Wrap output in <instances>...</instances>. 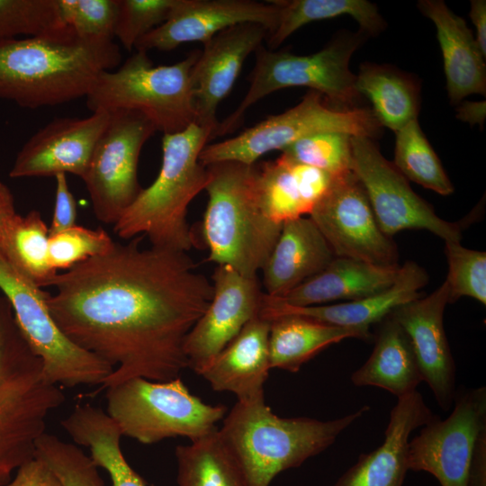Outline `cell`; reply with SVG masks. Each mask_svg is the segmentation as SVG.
I'll return each instance as SVG.
<instances>
[{
	"mask_svg": "<svg viewBox=\"0 0 486 486\" xmlns=\"http://www.w3.org/2000/svg\"><path fill=\"white\" fill-rule=\"evenodd\" d=\"M143 238L114 242L50 284L47 304L59 330L113 368L100 391L138 377H180L185 338L212 299V284L187 252L141 248Z\"/></svg>",
	"mask_w": 486,
	"mask_h": 486,
	"instance_id": "obj_1",
	"label": "cell"
},
{
	"mask_svg": "<svg viewBox=\"0 0 486 486\" xmlns=\"http://www.w3.org/2000/svg\"><path fill=\"white\" fill-rule=\"evenodd\" d=\"M370 410L364 405L339 418H282L266 405L265 393L237 400L219 434L240 465L249 486H270L282 472L296 468L336 441Z\"/></svg>",
	"mask_w": 486,
	"mask_h": 486,
	"instance_id": "obj_2",
	"label": "cell"
},
{
	"mask_svg": "<svg viewBox=\"0 0 486 486\" xmlns=\"http://www.w3.org/2000/svg\"><path fill=\"white\" fill-rule=\"evenodd\" d=\"M121 61L118 45L97 47L72 32L0 43V99L35 109L86 96L96 77Z\"/></svg>",
	"mask_w": 486,
	"mask_h": 486,
	"instance_id": "obj_3",
	"label": "cell"
},
{
	"mask_svg": "<svg viewBox=\"0 0 486 486\" xmlns=\"http://www.w3.org/2000/svg\"><path fill=\"white\" fill-rule=\"evenodd\" d=\"M212 139V130L196 122L182 131L163 134L159 173L113 225L120 238L144 236L152 247L183 252L194 247L187 212L205 188L208 172L199 156Z\"/></svg>",
	"mask_w": 486,
	"mask_h": 486,
	"instance_id": "obj_4",
	"label": "cell"
},
{
	"mask_svg": "<svg viewBox=\"0 0 486 486\" xmlns=\"http://www.w3.org/2000/svg\"><path fill=\"white\" fill-rule=\"evenodd\" d=\"M65 401L45 375L42 360L21 332L10 303L0 295V486L33 459L48 416Z\"/></svg>",
	"mask_w": 486,
	"mask_h": 486,
	"instance_id": "obj_5",
	"label": "cell"
},
{
	"mask_svg": "<svg viewBox=\"0 0 486 486\" xmlns=\"http://www.w3.org/2000/svg\"><path fill=\"white\" fill-rule=\"evenodd\" d=\"M208 195L202 236L209 261L257 276L282 230L265 214L257 191V164L221 161L206 166Z\"/></svg>",
	"mask_w": 486,
	"mask_h": 486,
	"instance_id": "obj_6",
	"label": "cell"
},
{
	"mask_svg": "<svg viewBox=\"0 0 486 486\" xmlns=\"http://www.w3.org/2000/svg\"><path fill=\"white\" fill-rule=\"evenodd\" d=\"M200 55L154 66L147 51L136 50L115 71L104 70L86 97L93 112L133 110L143 113L163 134H174L195 122L193 68Z\"/></svg>",
	"mask_w": 486,
	"mask_h": 486,
	"instance_id": "obj_7",
	"label": "cell"
},
{
	"mask_svg": "<svg viewBox=\"0 0 486 486\" xmlns=\"http://www.w3.org/2000/svg\"><path fill=\"white\" fill-rule=\"evenodd\" d=\"M106 391V413L122 436L144 445L184 436L196 440L217 429L227 408L192 394L180 377L155 382L125 381Z\"/></svg>",
	"mask_w": 486,
	"mask_h": 486,
	"instance_id": "obj_8",
	"label": "cell"
},
{
	"mask_svg": "<svg viewBox=\"0 0 486 486\" xmlns=\"http://www.w3.org/2000/svg\"><path fill=\"white\" fill-rule=\"evenodd\" d=\"M359 34L344 35L313 54L296 55L259 46L249 75V87L244 98L223 122L215 138L236 129L246 111L266 95L284 88L305 86L325 95L337 108L353 109L360 94L349 61L361 43Z\"/></svg>",
	"mask_w": 486,
	"mask_h": 486,
	"instance_id": "obj_9",
	"label": "cell"
},
{
	"mask_svg": "<svg viewBox=\"0 0 486 486\" xmlns=\"http://www.w3.org/2000/svg\"><path fill=\"white\" fill-rule=\"evenodd\" d=\"M381 128L371 109L331 108L324 104L321 94L310 90L292 108L271 115L233 138L207 144L199 159L205 166L221 161L253 165L265 154L282 151L316 133L338 131L373 140L381 133Z\"/></svg>",
	"mask_w": 486,
	"mask_h": 486,
	"instance_id": "obj_10",
	"label": "cell"
},
{
	"mask_svg": "<svg viewBox=\"0 0 486 486\" xmlns=\"http://www.w3.org/2000/svg\"><path fill=\"white\" fill-rule=\"evenodd\" d=\"M0 290L51 382L66 388L102 385L113 368L64 336L49 310L50 293L22 274L1 253Z\"/></svg>",
	"mask_w": 486,
	"mask_h": 486,
	"instance_id": "obj_11",
	"label": "cell"
},
{
	"mask_svg": "<svg viewBox=\"0 0 486 486\" xmlns=\"http://www.w3.org/2000/svg\"><path fill=\"white\" fill-rule=\"evenodd\" d=\"M156 131L153 123L138 111L110 112L109 122L82 178L100 221L114 225L140 194V154Z\"/></svg>",
	"mask_w": 486,
	"mask_h": 486,
	"instance_id": "obj_12",
	"label": "cell"
},
{
	"mask_svg": "<svg viewBox=\"0 0 486 486\" xmlns=\"http://www.w3.org/2000/svg\"><path fill=\"white\" fill-rule=\"evenodd\" d=\"M352 171L364 186L375 219L384 234L427 230L445 242H461L462 227L445 220L418 195L408 180L380 152L372 139L352 136Z\"/></svg>",
	"mask_w": 486,
	"mask_h": 486,
	"instance_id": "obj_13",
	"label": "cell"
},
{
	"mask_svg": "<svg viewBox=\"0 0 486 486\" xmlns=\"http://www.w3.org/2000/svg\"><path fill=\"white\" fill-rule=\"evenodd\" d=\"M310 218L336 256L399 266L397 245L381 230L365 190L353 171L334 177Z\"/></svg>",
	"mask_w": 486,
	"mask_h": 486,
	"instance_id": "obj_14",
	"label": "cell"
},
{
	"mask_svg": "<svg viewBox=\"0 0 486 486\" xmlns=\"http://www.w3.org/2000/svg\"><path fill=\"white\" fill-rule=\"evenodd\" d=\"M486 430V388L458 392L454 410L436 416L410 440L409 469L427 472L441 486H467L476 442Z\"/></svg>",
	"mask_w": 486,
	"mask_h": 486,
	"instance_id": "obj_15",
	"label": "cell"
},
{
	"mask_svg": "<svg viewBox=\"0 0 486 486\" xmlns=\"http://www.w3.org/2000/svg\"><path fill=\"white\" fill-rule=\"evenodd\" d=\"M212 299L184 342L187 366L200 374L252 319L262 297L257 276H246L227 265L212 274Z\"/></svg>",
	"mask_w": 486,
	"mask_h": 486,
	"instance_id": "obj_16",
	"label": "cell"
},
{
	"mask_svg": "<svg viewBox=\"0 0 486 486\" xmlns=\"http://www.w3.org/2000/svg\"><path fill=\"white\" fill-rule=\"evenodd\" d=\"M109 120L110 112L98 110L84 118L51 121L22 147L9 172L10 177H55L70 173L83 178Z\"/></svg>",
	"mask_w": 486,
	"mask_h": 486,
	"instance_id": "obj_17",
	"label": "cell"
},
{
	"mask_svg": "<svg viewBox=\"0 0 486 486\" xmlns=\"http://www.w3.org/2000/svg\"><path fill=\"white\" fill-rule=\"evenodd\" d=\"M277 15L273 0H176L167 20L141 37L134 49L148 52L171 50L187 42L204 43L220 32L244 22L262 24L269 34Z\"/></svg>",
	"mask_w": 486,
	"mask_h": 486,
	"instance_id": "obj_18",
	"label": "cell"
},
{
	"mask_svg": "<svg viewBox=\"0 0 486 486\" xmlns=\"http://www.w3.org/2000/svg\"><path fill=\"white\" fill-rule=\"evenodd\" d=\"M448 287L444 282L432 293L395 308L391 315L408 335L423 381L438 406L449 410L455 397V364L444 328Z\"/></svg>",
	"mask_w": 486,
	"mask_h": 486,
	"instance_id": "obj_19",
	"label": "cell"
},
{
	"mask_svg": "<svg viewBox=\"0 0 486 486\" xmlns=\"http://www.w3.org/2000/svg\"><path fill=\"white\" fill-rule=\"evenodd\" d=\"M259 23L244 22L227 28L203 43L193 68L195 122L212 130L219 126L217 107L231 91L242 66L267 37Z\"/></svg>",
	"mask_w": 486,
	"mask_h": 486,
	"instance_id": "obj_20",
	"label": "cell"
},
{
	"mask_svg": "<svg viewBox=\"0 0 486 486\" xmlns=\"http://www.w3.org/2000/svg\"><path fill=\"white\" fill-rule=\"evenodd\" d=\"M436 417L418 391L399 398L390 412L383 442L361 454L333 486H402L410 470V434Z\"/></svg>",
	"mask_w": 486,
	"mask_h": 486,
	"instance_id": "obj_21",
	"label": "cell"
},
{
	"mask_svg": "<svg viewBox=\"0 0 486 486\" xmlns=\"http://www.w3.org/2000/svg\"><path fill=\"white\" fill-rule=\"evenodd\" d=\"M428 282L427 272L415 262L407 261L400 267L394 284L378 294L335 304L298 307L264 293L259 316L271 320L284 315H296L332 326L370 331L372 325L395 308L421 297L419 291Z\"/></svg>",
	"mask_w": 486,
	"mask_h": 486,
	"instance_id": "obj_22",
	"label": "cell"
},
{
	"mask_svg": "<svg viewBox=\"0 0 486 486\" xmlns=\"http://www.w3.org/2000/svg\"><path fill=\"white\" fill-rule=\"evenodd\" d=\"M336 257L328 243L309 218L288 220L265 263L266 294L281 298L320 273Z\"/></svg>",
	"mask_w": 486,
	"mask_h": 486,
	"instance_id": "obj_23",
	"label": "cell"
},
{
	"mask_svg": "<svg viewBox=\"0 0 486 486\" xmlns=\"http://www.w3.org/2000/svg\"><path fill=\"white\" fill-rule=\"evenodd\" d=\"M334 177L282 153L257 165V191L266 217L277 224L311 212Z\"/></svg>",
	"mask_w": 486,
	"mask_h": 486,
	"instance_id": "obj_24",
	"label": "cell"
},
{
	"mask_svg": "<svg viewBox=\"0 0 486 486\" xmlns=\"http://www.w3.org/2000/svg\"><path fill=\"white\" fill-rule=\"evenodd\" d=\"M417 5L436 28L451 104L456 105L472 94L485 95L486 56L465 21L441 0H420Z\"/></svg>",
	"mask_w": 486,
	"mask_h": 486,
	"instance_id": "obj_25",
	"label": "cell"
},
{
	"mask_svg": "<svg viewBox=\"0 0 486 486\" xmlns=\"http://www.w3.org/2000/svg\"><path fill=\"white\" fill-rule=\"evenodd\" d=\"M270 321L257 316L199 374L217 392H230L238 400L264 392L270 366Z\"/></svg>",
	"mask_w": 486,
	"mask_h": 486,
	"instance_id": "obj_26",
	"label": "cell"
},
{
	"mask_svg": "<svg viewBox=\"0 0 486 486\" xmlns=\"http://www.w3.org/2000/svg\"><path fill=\"white\" fill-rule=\"evenodd\" d=\"M400 267L336 256L320 273L278 299L298 307L361 300L389 289L396 281Z\"/></svg>",
	"mask_w": 486,
	"mask_h": 486,
	"instance_id": "obj_27",
	"label": "cell"
},
{
	"mask_svg": "<svg viewBox=\"0 0 486 486\" xmlns=\"http://www.w3.org/2000/svg\"><path fill=\"white\" fill-rule=\"evenodd\" d=\"M376 324L373 352L351 374V382L357 387L374 386L402 398L417 391L423 381L411 342L391 313Z\"/></svg>",
	"mask_w": 486,
	"mask_h": 486,
	"instance_id": "obj_28",
	"label": "cell"
},
{
	"mask_svg": "<svg viewBox=\"0 0 486 486\" xmlns=\"http://www.w3.org/2000/svg\"><path fill=\"white\" fill-rule=\"evenodd\" d=\"M270 321V366L297 373L326 347L345 338L370 340L371 331L325 324L296 315H284Z\"/></svg>",
	"mask_w": 486,
	"mask_h": 486,
	"instance_id": "obj_29",
	"label": "cell"
},
{
	"mask_svg": "<svg viewBox=\"0 0 486 486\" xmlns=\"http://www.w3.org/2000/svg\"><path fill=\"white\" fill-rule=\"evenodd\" d=\"M60 424L77 446L88 448L94 464L108 473L112 486H147L124 457L122 435L103 410L89 404L77 405Z\"/></svg>",
	"mask_w": 486,
	"mask_h": 486,
	"instance_id": "obj_30",
	"label": "cell"
},
{
	"mask_svg": "<svg viewBox=\"0 0 486 486\" xmlns=\"http://www.w3.org/2000/svg\"><path fill=\"white\" fill-rule=\"evenodd\" d=\"M356 88L373 105V113L382 126L393 131L417 120L419 87L410 76L390 66L364 63L356 76Z\"/></svg>",
	"mask_w": 486,
	"mask_h": 486,
	"instance_id": "obj_31",
	"label": "cell"
},
{
	"mask_svg": "<svg viewBox=\"0 0 486 486\" xmlns=\"http://www.w3.org/2000/svg\"><path fill=\"white\" fill-rule=\"evenodd\" d=\"M50 230L40 212L15 213L0 230V253L39 287L50 286L58 271L49 261Z\"/></svg>",
	"mask_w": 486,
	"mask_h": 486,
	"instance_id": "obj_32",
	"label": "cell"
},
{
	"mask_svg": "<svg viewBox=\"0 0 486 486\" xmlns=\"http://www.w3.org/2000/svg\"><path fill=\"white\" fill-rule=\"evenodd\" d=\"M178 486H249L218 428L175 451Z\"/></svg>",
	"mask_w": 486,
	"mask_h": 486,
	"instance_id": "obj_33",
	"label": "cell"
},
{
	"mask_svg": "<svg viewBox=\"0 0 486 486\" xmlns=\"http://www.w3.org/2000/svg\"><path fill=\"white\" fill-rule=\"evenodd\" d=\"M278 7L276 25L267 39L269 50L280 46L301 27L316 21L341 15L353 17L368 34L384 26L375 4L365 0H273Z\"/></svg>",
	"mask_w": 486,
	"mask_h": 486,
	"instance_id": "obj_34",
	"label": "cell"
},
{
	"mask_svg": "<svg viewBox=\"0 0 486 486\" xmlns=\"http://www.w3.org/2000/svg\"><path fill=\"white\" fill-rule=\"evenodd\" d=\"M393 166L408 180L441 195L454 193V186L424 135L418 119L395 132Z\"/></svg>",
	"mask_w": 486,
	"mask_h": 486,
	"instance_id": "obj_35",
	"label": "cell"
},
{
	"mask_svg": "<svg viewBox=\"0 0 486 486\" xmlns=\"http://www.w3.org/2000/svg\"><path fill=\"white\" fill-rule=\"evenodd\" d=\"M71 32L62 20L58 0H0V43Z\"/></svg>",
	"mask_w": 486,
	"mask_h": 486,
	"instance_id": "obj_36",
	"label": "cell"
},
{
	"mask_svg": "<svg viewBox=\"0 0 486 486\" xmlns=\"http://www.w3.org/2000/svg\"><path fill=\"white\" fill-rule=\"evenodd\" d=\"M66 26L79 40L102 48L117 44L118 0H58Z\"/></svg>",
	"mask_w": 486,
	"mask_h": 486,
	"instance_id": "obj_37",
	"label": "cell"
},
{
	"mask_svg": "<svg viewBox=\"0 0 486 486\" xmlns=\"http://www.w3.org/2000/svg\"><path fill=\"white\" fill-rule=\"evenodd\" d=\"M35 456L50 467L63 486H104L91 457L54 435L46 432L39 438Z\"/></svg>",
	"mask_w": 486,
	"mask_h": 486,
	"instance_id": "obj_38",
	"label": "cell"
},
{
	"mask_svg": "<svg viewBox=\"0 0 486 486\" xmlns=\"http://www.w3.org/2000/svg\"><path fill=\"white\" fill-rule=\"evenodd\" d=\"M352 136L326 131L301 139L282 150L292 159L338 176L352 171Z\"/></svg>",
	"mask_w": 486,
	"mask_h": 486,
	"instance_id": "obj_39",
	"label": "cell"
},
{
	"mask_svg": "<svg viewBox=\"0 0 486 486\" xmlns=\"http://www.w3.org/2000/svg\"><path fill=\"white\" fill-rule=\"evenodd\" d=\"M448 273V303L464 296L486 304V253L463 247L461 242H445Z\"/></svg>",
	"mask_w": 486,
	"mask_h": 486,
	"instance_id": "obj_40",
	"label": "cell"
},
{
	"mask_svg": "<svg viewBox=\"0 0 486 486\" xmlns=\"http://www.w3.org/2000/svg\"><path fill=\"white\" fill-rule=\"evenodd\" d=\"M113 244L110 235L102 228L93 230L75 225L50 235L49 261L56 271H66L107 253Z\"/></svg>",
	"mask_w": 486,
	"mask_h": 486,
	"instance_id": "obj_41",
	"label": "cell"
},
{
	"mask_svg": "<svg viewBox=\"0 0 486 486\" xmlns=\"http://www.w3.org/2000/svg\"><path fill=\"white\" fill-rule=\"evenodd\" d=\"M176 0H118L115 37L130 51L145 34L169 17Z\"/></svg>",
	"mask_w": 486,
	"mask_h": 486,
	"instance_id": "obj_42",
	"label": "cell"
},
{
	"mask_svg": "<svg viewBox=\"0 0 486 486\" xmlns=\"http://www.w3.org/2000/svg\"><path fill=\"white\" fill-rule=\"evenodd\" d=\"M56 179V197L53 216L49 227L50 235L76 225V202L72 194L66 174H58Z\"/></svg>",
	"mask_w": 486,
	"mask_h": 486,
	"instance_id": "obj_43",
	"label": "cell"
},
{
	"mask_svg": "<svg viewBox=\"0 0 486 486\" xmlns=\"http://www.w3.org/2000/svg\"><path fill=\"white\" fill-rule=\"evenodd\" d=\"M4 486H63L50 467L38 457L22 464Z\"/></svg>",
	"mask_w": 486,
	"mask_h": 486,
	"instance_id": "obj_44",
	"label": "cell"
},
{
	"mask_svg": "<svg viewBox=\"0 0 486 486\" xmlns=\"http://www.w3.org/2000/svg\"><path fill=\"white\" fill-rule=\"evenodd\" d=\"M467 486H486V430L476 442Z\"/></svg>",
	"mask_w": 486,
	"mask_h": 486,
	"instance_id": "obj_45",
	"label": "cell"
},
{
	"mask_svg": "<svg viewBox=\"0 0 486 486\" xmlns=\"http://www.w3.org/2000/svg\"><path fill=\"white\" fill-rule=\"evenodd\" d=\"M469 15L476 29L475 40L486 56V1L472 0Z\"/></svg>",
	"mask_w": 486,
	"mask_h": 486,
	"instance_id": "obj_46",
	"label": "cell"
},
{
	"mask_svg": "<svg viewBox=\"0 0 486 486\" xmlns=\"http://www.w3.org/2000/svg\"><path fill=\"white\" fill-rule=\"evenodd\" d=\"M456 112V117L462 122H467L471 126L478 124L482 127L486 115V103L485 101L460 102Z\"/></svg>",
	"mask_w": 486,
	"mask_h": 486,
	"instance_id": "obj_47",
	"label": "cell"
},
{
	"mask_svg": "<svg viewBox=\"0 0 486 486\" xmlns=\"http://www.w3.org/2000/svg\"><path fill=\"white\" fill-rule=\"evenodd\" d=\"M15 213L14 195L11 190L0 180V230Z\"/></svg>",
	"mask_w": 486,
	"mask_h": 486,
	"instance_id": "obj_48",
	"label": "cell"
}]
</instances>
